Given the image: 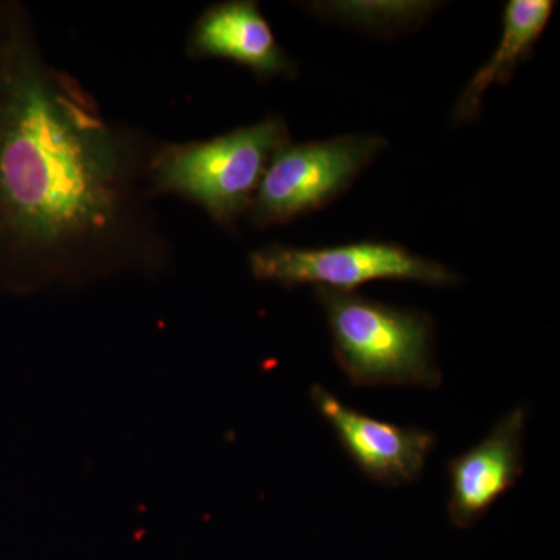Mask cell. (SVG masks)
Listing matches in <instances>:
<instances>
[{
	"label": "cell",
	"mask_w": 560,
	"mask_h": 560,
	"mask_svg": "<svg viewBox=\"0 0 560 560\" xmlns=\"http://www.w3.org/2000/svg\"><path fill=\"white\" fill-rule=\"evenodd\" d=\"M158 143L106 116L11 2L0 40V293L164 275L173 245L150 183Z\"/></svg>",
	"instance_id": "cell-1"
},
{
	"label": "cell",
	"mask_w": 560,
	"mask_h": 560,
	"mask_svg": "<svg viewBox=\"0 0 560 560\" xmlns=\"http://www.w3.org/2000/svg\"><path fill=\"white\" fill-rule=\"evenodd\" d=\"M526 405L512 408L485 440L448 460V518L458 528H470L510 492L525 471Z\"/></svg>",
	"instance_id": "cell-7"
},
{
	"label": "cell",
	"mask_w": 560,
	"mask_h": 560,
	"mask_svg": "<svg viewBox=\"0 0 560 560\" xmlns=\"http://www.w3.org/2000/svg\"><path fill=\"white\" fill-rule=\"evenodd\" d=\"M388 145L378 135H342L301 143L290 140L276 151L260 180L246 215L250 226H283L327 208Z\"/></svg>",
	"instance_id": "cell-4"
},
{
	"label": "cell",
	"mask_w": 560,
	"mask_h": 560,
	"mask_svg": "<svg viewBox=\"0 0 560 560\" xmlns=\"http://www.w3.org/2000/svg\"><path fill=\"white\" fill-rule=\"evenodd\" d=\"M311 397L320 418L361 474L388 488L418 481L436 447L431 431L383 422L353 410L331 390L313 385Z\"/></svg>",
	"instance_id": "cell-6"
},
{
	"label": "cell",
	"mask_w": 560,
	"mask_h": 560,
	"mask_svg": "<svg viewBox=\"0 0 560 560\" xmlns=\"http://www.w3.org/2000/svg\"><path fill=\"white\" fill-rule=\"evenodd\" d=\"M11 2L0 0V40H2L3 32H5L7 18H9Z\"/></svg>",
	"instance_id": "cell-11"
},
{
	"label": "cell",
	"mask_w": 560,
	"mask_h": 560,
	"mask_svg": "<svg viewBox=\"0 0 560 560\" xmlns=\"http://www.w3.org/2000/svg\"><path fill=\"white\" fill-rule=\"evenodd\" d=\"M552 0H510L503 11L501 38L489 58L471 77L453 108V124L478 120L482 97L493 84H508L518 66L533 57L537 40L551 20Z\"/></svg>",
	"instance_id": "cell-9"
},
{
	"label": "cell",
	"mask_w": 560,
	"mask_h": 560,
	"mask_svg": "<svg viewBox=\"0 0 560 560\" xmlns=\"http://www.w3.org/2000/svg\"><path fill=\"white\" fill-rule=\"evenodd\" d=\"M436 3L429 2H331L308 3L307 10L320 18L346 22L366 31L394 33L419 27Z\"/></svg>",
	"instance_id": "cell-10"
},
{
	"label": "cell",
	"mask_w": 560,
	"mask_h": 560,
	"mask_svg": "<svg viewBox=\"0 0 560 560\" xmlns=\"http://www.w3.org/2000/svg\"><path fill=\"white\" fill-rule=\"evenodd\" d=\"M187 55L195 60H224L250 70L257 79H294L298 66L283 50L254 0H226L195 21Z\"/></svg>",
	"instance_id": "cell-8"
},
{
	"label": "cell",
	"mask_w": 560,
	"mask_h": 560,
	"mask_svg": "<svg viewBox=\"0 0 560 560\" xmlns=\"http://www.w3.org/2000/svg\"><path fill=\"white\" fill-rule=\"evenodd\" d=\"M254 279L278 283L287 290L302 285L355 291L377 280H411L430 287L458 285L460 276L394 242L363 241L341 245L298 248L271 243L250 250Z\"/></svg>",
	"instance_id": "cell-5"
},
{
	"label": "cell",
	"mask_w": 560,
	"mask_h": 560,
	"mask_svg": "<svg viewBox=\"0 0 560 560\" xmlns=\"http://www.w3.org/2000/svg\"><path fill=\"white\" fill-rule=\"evenodd\" d=\"M331 338L334 359L350 385L436 389V326L429 313L372 300L357 291L313 287Z\"/></svg>",
	"instance_id": "cell-2"
},
{
	"label": "cell",
	"mask_w": 560,
	"mask_h": 560,
	"mask_svg": "<svg viewBox=\"0 0 560 560\" xmlns=\"http://www.w3.org/2000/svg\"><path fill=\"white\" fill-rule=\"evenodd\" d=\"M291 140L289 124L268 116L256 124L190 142L158 143L150 162L153 194L175 195L234 231L248 215L260 180L280 147Z\"/></svg>",
	"instance_id": "cell-3"
}]
</instances>
